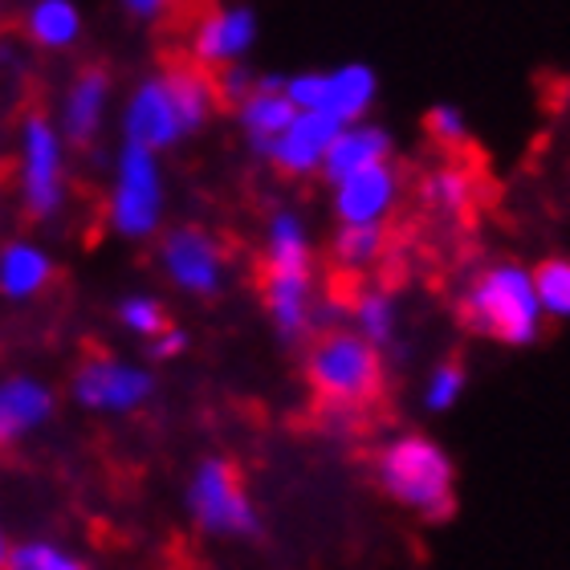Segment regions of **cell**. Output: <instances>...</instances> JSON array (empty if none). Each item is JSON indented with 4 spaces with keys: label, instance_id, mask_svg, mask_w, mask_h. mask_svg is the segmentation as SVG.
Segmentation results:
<instances>
[{
    "label": "cell",
    "instance_id": "277c9868",
    "mask_svg": "<svg viewBox=\"0 0 570 570\" xmlns=\"http://www.w3.org/2000/svg\"><path fill=\"white\" fill-rule=\"evenodd\" d=\"M464 326L481 338H493L501 346H534L542 338L547 314L538 306L534 274L518 262H493L469 282L461 297Z\"/></svg>",
    "mask_w": 570,
    "mask_h": 570
},
{
    "label": "cell",
    "instance_id": "9c48e42d",
    "mask_svg": "<svg viewBox=\"0 0 570 570\" xmlns=\"http://www.w3.org/2000/svg\"><path fill=\"white\" fill-rule=\"evenodd\" d=\"M155 387L159 383L147 363L107 355V351H90L70 375L73 404L90 416H139L155 400Z\"/></svg>",
    "mask_w": 570,
    "mask_h": 570
},
{
    "label": "cell",
    "instance_id": "7c38bea8",
    "mask_svg": "<svg viewBox=\"0 0 570 570\" xmlns=\"http://www.w3.org/2000/svg\"><path fill=\"white\" fill-rule=\"evenodd\" d=\"M253 41H257V17H253V9H240V4L220 9V4H213V9H200L191 17L188 61L216 73L225 70V66H237L253 49Z\"/></svg>",
    "mask_w": 570,
    "mask_h": 570
},
{
    "label": "cell",
    "instance_id": "5bb4252c",
    "mask_svg": "<svg viewBox=\"0 0 570 570\" xmlns=\"http://www.w3.org/2000/svg\"><path fill=\"white\" fill-rule=\"evenodd\" d=\"M343 122L322 115V110H297L289 127L269 142L265 159L289 179H309L322 171V159H326V147L334 142Z\"/></svg>",
    "mask_w": 570,
    "mask_h": 570
},
{
    "label": "cell",
    "instance_id": "484cf974",
    "mask_svg": "<svg viewBox=\"0 0 570 570\" xmlns=\"http://www.w3.org/2000/svg\"><path fill=\"white\" fill-rule=\"evenodd\" d=\"M530 274H534V294L542 314L547 318H570V257H547Z\"/></svg>",
    "mask_w": 570,
    "mask_h": 570
},
{
    "label": "cell",
    "instance_id": "9a60e30c",
    "mask_svg": "<svg viewBox=\"0 0 570 570\" xmlns=\"http://www.w3.org/2000/svg\"><path fill=\"white\" fill-rule=\"evenodd\" d=\"M58 412V395L37 375H9L0 380V452L17 449L41 432Z\"/></svg>",
    "mask_w": 570,
    "mask_h": 570
},
{
    "label": "cell",
    "instance_id": "7402d4cb",
    "mask_svg": "<svg viewBox=\"0 0 570 570\" xmlns=\"http://www.w3.org/2000/svg\"><path fill=\"white\" fill-rule=\"evenodd\" d=\"M383 249H387V225H338L334 233V262L351 274L383 262Z\"/></svg>",
    "mask_w": 570,
    "mask_h": 570
},
{
    "label": "cell",
    "instance_id": "3957f363",
    "mask_svg": "<svg viewBox=\"0 0 570 570\" xmlns=\"http://www.w3.org/2000/svg\"><path fill=\"white\" fill-rule=\"evenodd\" d=\"M375 481L395 505L428 522H444L456 510V464L449 449H440V440L424 432L383 440V449L375 452Z\"/></svg>",
    "mask_w": 570,
    "mask_h": 570
},
{
    "label": "cell",
    "instance_id": "52a82bcc",
    "mask_svg": "<svg viewBox=\"0 0 570 570\" xmlns=\"http://www.w3.org/2000/svg\"><path fill=\"white\" fill-rule=\"evenodd\" d=\"M184 505H188L191 525L208 538L245 542V538L262 534V513H257L249 489L240 481V469L228 456H204L191 469Z\"/></svg>",
    "mask_w": 570,
    "mask_h": 570
},
{
    "label": "cell",
    "instance_id": "f546056e",
    "mask_svg": "<svg viewBox=\"0 0 570 570\" xmlns=\"http://www.w3.org/2000/svg\"><path fill=\"white\" fill-rule=\"evenodd\" d=\"M122 9L139 21H171L188 9V0H122Z\"/></svg>",
    "mask_w": 570,
    "mask_h": 570
},
{
    "label": "cell",
    "instance_id": "d6986e66",
    "mask_svg": "<svg viewBox=\"0 0 570 570\" xmlns=\"http://www.w3.org/2000/svg\"><path fill=\"white\" fill-rule=\"evenodd\" d=\"M346 318H351V331H355L358 338H367L380 355H387V351H400L404 309H400V297H395L387 285H363V289L351 297Z\"/></svg>",
    "mask_w": 570,
    "mask_h": 570
},
{
    "label": "cell",
    "instance_id": "ba28073f",
    "mask_svg": "<svg viewBox=\"0 0 570 570\" xmlns=\"http://www.w3.org/2000/svg\"><path fill=\"white\" fill-rule=\"evenodd\" d=\"M17 184H21L24 213L49 225L70 200V171H66V139L46 110H29L17 139Z\"/></svg>",
    "mask_w": 570,
    "mask_h": 570
},
{
    "label": "cell",
    "instance_id": "f1b7e54d",
    "mask_svg": "<svg viewBox=\"0 0 570 570\" xmlns=\"http://www.w3.org/2000/svg\"><path fill=\"white\" fill-rule=\"evenodd\" d=\"M188 346H191L188 331H184V326H176V322H167L155 338H147V358H159V363H164V358H179Z\"/></svg>",
    "mask_w": 570,
    "mask_h": 570
},
{
    "label": "cell",
    "instance_id": "ffe728a7",
    "mask_svg": "<svg viewBox=\"0 0 570 570\" xmlns=\"http://www.w3.org/2000/svg\"><path fill=\"white\" fill-rule=\"evenodd\" d=\"M53 285V257L37 240H9L0 249V297L33 302Z\"/></svg>",
    "mask_w": 570,
    "mask_h": 570
},
{
    "label": "cell",
    "instance_id": "6da1fadb",
    "mask_svg": "<svg viewBox=\"0 0 570 570\" xmlns=\"http://www.w3.org/2000/svg\"><path fill=\"white\" fill-rule=\"evenodd\" d=\"M213 73L196 61H171L167 70L151 73L135 86L122 110V142H139L147 151H171L176 142L196 135L216 110Z\"/></svg>",
    "mask_w": 570,
    "mask_h": 570
},
{
    "label": "cell",
    "instance_id": "30bf717a",
    "mask_svg": "<svg viewBox=\"0 0 570 570\" xmlns=\"http://www.w3.org/2000/svg\"><path fill=\"white\" fill-rule=\"evenodd\" d=\"M155 265L164 282L184 297H216L228 282L225 240L204 225H176L159 233Z\"/></svg>",
    "mask_w": 570,
    "mask_h": 570
},
{
    "label": "cell",
    "instance_id": "ac0fdd59",
    "mask_svg": "<svg viewBox=\"0 0 570 570\" xmlns=\"http://www.w3.org/2000/svg\"><path fill=\"white\" fill-rule=\"evenodd\" d=\"M383 159H392V135L375 127V122L358 119V122H343L334 142L326 147V159H322L318 176L326 184H338V179L355 176L363 167H375Z\"/></svg>",
    "mask_w": 570,
    "mask_h": 570
},
{
    "label": "cell",
    "instance_id": "8fae6325",
    "mask_svg": "<svg viewBox=\"0 0 570 570\" xmlns=\"http://www.w3.org/2000/svg\"><path fill=\"white\" fill-rule=\"evenodd\" d=\"M375 95H380V78L363 61H351V66H338V70L326 73L309 70L285 78V98L297 110H322L338 122L367 119V110L375 107Z\"/></svg>",
    "mask_w": 570,
    "mask_h": 570
},
{
    "label": "cell",
    "instance_id": "2e32d148",
    "mask_svg": "<svg viewBox=\"0 0 570 570\" xmlns=\"http://www.w3.org/2000/svg\"><path fill=\"white\" fill-rule=\"evenodd\" d=\"M107 102H110V73L102 66H82L78 78L66 90V102H61V122L58 131L66 139V147H90L102 131V119H107Z\"/></svg>",
    "mask_w": 570,
    "mask_h": 570
},
{
    "label": "cell",
    "instance_id": "4fadbf2b",
    "mask_svg": "<svg viewBox=\"0 0 570 570\" xmlns=\"http://www.w3.org/2000/svg\"><path fill=\"white\" fill-rule=\"evenodd\" d=\"M334 196V220L338 225H387L404 191V176L392 159H383L375 167H363L355 176L331 184Z\"/></svg>",
    "mask_w": 570,
    "mask_h": 570
},
{
    "label": "cell",
    "instance_id": "603a6c76",
    "mask_svg": "<svg viewBox=\"0 0 570 570\" xmlns=\"http://www.w3.org/2000/svg\"><path fill=\"white\" fill-rule=\"evenodd\" d=\"M464 392H469V371L456 358H440L436 367L424 375V383H420V404H424V412L440 416V412H452V407L461 404Z\"/></svg>",
    "mask_w": 570,
    "mask_h": 570
},
{
    "label": "cell",
    "instance_id": "44dd1931",
    "mask_svg": "<svg viewBox=\"0 0 570 570\" xmlns=\"http://www.w3.org/2000/svg\"><path fill=\"white\" fill-rule=\"evenodd\" d=\"M29 41L41 49H70L82 33V17L70 0H37L29 17H24Z\"/></svg>",
    "mask_w": 570,
    "mask_h": 570
},
{
    "label": "cell",
    "instance_id": "83f0119b",
    "mask_svg": "<svg viewBox=\"0 0 570 570\" xmlns=\"http://www.w3.org/2000/svg\"><path fill=\"white\" fill-rule=\"evenodd\" d=\"M428 135L444 147H456V142L469 139V122H464V110L461 107H449V102H440V107L428 110Z\"/></svg>",
    "mask_w": 570,
    "mask_h": 570
},
{
    "label": "cell",
    "instance_id": "4dcf8cb0",
    "mask_svg": "<svg viewBox=\"0 0 570 570\" xmlns=\"http://www.w3.org/2000/svg\"><path fill=\"white\" fill-rule=\"evenodd\" d=\"M9 562V534H4V525H0V570Z\"/></svg>",
    "mask_w": 570,
    "mask_h": 570
},
{
    "label": "cell",
    "instance_id": "4316f807",
    "mask_svg": "<svg viewBox=\"0 0 570 570\" xmlns=\"http://www.w3.org/2000/svg\"><path fill=\"white\" fill-rule=\"evenodd\" d=\"M115 322H119L127 334H135V338L147 343V338H155L171 318H167V306L155 294H127V297H119V306H115Z\"/></svg>",
    "mask_w": 570,
    "mask_h": 570
},
{
    "label": "cell",
    "instance_id": "8992f818",
    "mask_svg": "<svg viewBox=\"0 0 570 570\" xmlns=\"http://www.w3.org/2000/svg\"><path fill=\"white\" fill-rule=\"evenodd\" d=\"M164 213L167 188L159 155L139 147V142H122L107 196V228L119 240L139 245V240H151L164 233Z\"/></svg>",
    "mask_w": 570,
    "mask_h": 570
},
{
    "label": "cell",
    "instance_id": "d4e9b609",
    "mask_svg": "<svg viewBox=\"0 0 570 570\" xmlns=\"http://www.w3.org/2000/svg\"><path fill=\"white\" fill-rule=\"evenodd\" d=\"M4 570H90V567L73 550L53 542V538H24V542L9 547Z\"/></svg>",
    "mask_w": 570,
    "mask_h": 570
},
{
    "label": "cell",
    "instance_id": "cb8c5ba5",
    "mask_svg": "<svg viewBox=\"0 0 570 570\" xmlns=\"http://www.w3.org/2000/svg\"><path fill=\"white\" fill-rule=\"evenodd\" d=\"M424 204L440 216H461L473 204V176L461 167H436L424 179Z\"/></svg>",
    "mask_w": 570,
    "mask_h": 570
},
{
    "label": "cell",
    "instance_id": "7a4b0ae2",
    "mask_svg": "<svg viewBox=\"0 0 570 570\" xmlns=\"http://www.w3.org/2000/svg\"><path fill=\"white\" fill-rule=\"evenodd\" d=\"M265 314L285 346H302L314 338V240L306 220L294 208H277L265 225Z\"/></svg>",
    "mask_w": 570,
    "mask_h": 570
},
{
    "label": "cell",
    "instance_id": "e0dca14e",
    "mask_svg": "<svg viewBox=\"0 0 570 570\" xmlns=\"http://www.w3.org/2000/svg\"><path fill=\"white\" fill-rule=\"evenodd\" d=\"M297 115V107L285 98V78H257L253 90L237 102V122L249 147L265 159L269 142L289 127V119Z\"/></svg>",
    "mask_w": 570,
    "mask_h": 570
},
{
    "label": "cell",
    "instance_id": "5b68a950",
    "mask_svg": "<svg viewBox=\"0 0 570 570\" xmlns=\"http://www.w3.org/2000/svg\"><path fill=\"white\" fill-rule=\"evenodd\" d=\"M306 380L322 407H367L383 392V355L351 326H331L309 338Z\"/></svg>",
    "mask_w": 570,
    "mask_h": 570
}]
</instances>
